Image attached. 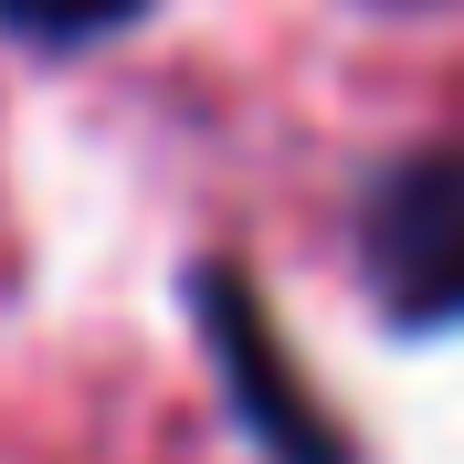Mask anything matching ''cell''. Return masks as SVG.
<instances>
[{"instance_id":"1","label":"cell","mask_w":464,"mask_h":464,"mask_svg":"<svg viewBox=\"0 0 464 464\" xmlns=\"http://www.w3.org/2000/svg\"><path fill=\"white\" fill-rule=\"evenodd\" d=\"M359 275L391 327H464V148H422L370 179Z\"/></svg>"},{"instance_id":"2","label":"cell","mask_w":464,"mask_h":464,"mask_svg":"<svg viewBox=\"0 0 464 464\" xmlns=\"http://www.w3.org/2000/svg\"><path fill=\"white\" fill-rule=\"evenodd\" d=\"M201 327H211V359L232 370V391H243V422L285 464H338V443L317 433V411H295V380L264 359V317H254V295L232 275H201Z\"/></svg>"},{"instance_id":"3","label":"cell","mask_w":464,"mask_h":464,"mask_svg":"<svg viewBox=\"0 0 464 464\" xmlns=\"http://www.w3.org/2000/svg\"><path fill=\"white\" fill-rule=\"evenodd\" d=\"M138 11L148 0H0V32H22V43H106Z\"/></svg>"}]
</instances>
